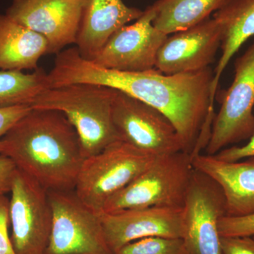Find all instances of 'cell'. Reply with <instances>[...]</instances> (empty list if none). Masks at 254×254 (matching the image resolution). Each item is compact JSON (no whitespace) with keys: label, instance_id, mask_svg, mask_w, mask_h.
<instances>
[{"label":"cell","instance_id":"6da1fadb","mask_svg":"<svg viewBox=\"0 0 254 254\" xmlns=\"http://www.w3.org/2000/svg\"><path fill=\"white\" fill-rule=\"evenodd\" d=\"M51 85L91 83L123 92L158 110L171 122L192 155L205 148L213 121L211 86L214 73L209 67L193 72L167 75L156 68L143 72L117 71L82 58L77 48L58 54L49 73Z\"/></svg>","mask_w":254,"mask_h":254},{"label":"cell","instance_id":"7a4b0ae2","mask_svg":"<svg viewBox=\"0 0 254 254\" xmlns=\"http://www.w3.org/2000/svg\"><path fill=\"white\" fill-rule=\"evenodd\" d=\"M0 155L48 191L74 190L86 159L77 132L63 113L34 108L0 140Z\"/></svg>","mask_w":254,"mask_h":254},{"label":"cell","instance_id":"3957f363","mask_svg":"<svg viewBox=\"0 0 254 254\" xmlns=\"http://www.w3.org/2000/svg\"><path fill=\"white\" fill-rule=\"evenodd\" d=\"M116 93L99 85L73 83L42 92L31 107L63 113L77 132L87 158L120 141L112 114Z\"/></svg>","mask_w":254,"mask_h":254},{"label":"cell","instance_id":"277c9868","mask_svg":"<svg viewBox=\"0 0 254 254\" xmlns=\"http://www.w3.org/2000/svg\"><path fill=\"white\" fill-rule=\"evenodd\" d=\"M192 158L184 151L158 157L106 202L103 213L150 207L183 208L194 172Z\"/></svg>","mask_w":254,"mask_h":254},{"label":"cell","instance_id":"5b68a950","mask_svg":"<svg viewBox=\"0 0 254 254\" xmlns=\"http://www.w3.org/2000/svg\"><path fill=\"white\" fill-rule=\"evenodd\" d=\"M158 157L118 141L85 159L74 190L84 204L102 213L106 202Z\"/></svg>","mask_w":254,"mask_h":254},{"label":"cell","instance_id":"8992f818","mask_svg":"<svg viewBox=\"0 0 254 254\" xmlns=\"http://www.w3.org/2000/svg\"><path fill=\"white\" fill-rule=\"evenodd\" d=\"M49 192L53 222L45 254H115L97 213L74 190Z\"/></svg>","mask_w":254,"mask_h":254},{"label":"cell","instance_id":"52a82bcc","mask_svg":"<svg viewBox=\"0 0 254 254\" xmlns=\"http://www.w3.org/2000/svg\"><path fill=\"white\" fill-rule=\"evenodd\" d=\"M10 193V237L15 253L45 254L53 222L49 192L17 168Z\"/></svg>","mask_w":254,"mask_h":254},{"label":"cell","instance_id":"ba28073f","mask_svg":"<svg viewBox=\"0 0 254 254\" xmlns=\"http://www.w3.org/2000/svg\"><path fill=\"white\" fill-rule=\"evenodd\" d=\"M231 86L214 118L205 149L216 155L227 145L248 139L254 133V41L235 64Z\"/></svg>","mask_w":254,"mask_h":254},{"label":"cell","instance_id":"9c48e42d","mask_svg":"<svg viewBox=\"0 0 254 254\" xmlns=\"http://www.w3.org/2000/svg\"><path fill=\"white\" fill-rule=\"evenodd\" d=\"M112 114L120 141L140 151L155 157L184 151L171 122L141 100L117 91Z\"/></svg>","mask_w":254,"mask_h":254},{"label":"cell","instance_id":"30bf717a","mask_svg":"<svg viewBox=\"0 0 254 254\" xmlns=\"http://www.w3.org/2000/svg\"><path fill=\"white\" fill-rule=\"evenodd\" d=\"M183 213L186 254H222L218 225L226 215L225 196L216 182L195 169Z\"/></svg>","mask_w":254,"mask_h":254},{"label":"cell","instance_id":"8fae6325","mask_svg":"<svg viewBox=\"0 0 254 254\" xmlns=\"http://www.w3.org/2000/svg\"><path fill=\"white\" fill-rule=\"evenodd\" d=\"M155 14L154 6H148L134 23L115 32L92 62L117 71L155 69L158 50L168 36L153 25Z\"/></svg>","mask_w":254,"mask_h":254},{"label":"cell","instance_id":"7c38bea8","mask_svg":"<svg viewBox=\"0 0 254 254\" xmlns=\"http://www.w3.org/2000/svg\"><path fill=\"white\" fill-rule=\"evenodd\" d=\"M86 0H13L6 14L39 33L49 45V54L75 44Z\"/></svg>","mask_w":254,"mask_h":254},{"label":"cell","instance_id":"4fadbf2b","mask_svg":"<svg viewBox=\"0 0 254 254\" xmlns=\"http://www.w3.org/2000/svg\"><path fill=\"white\" fill-rule=\"evenodd\" d=\"M221 45V31L215 18H207L163 42L155 68L164 74L193 72L209 67Z\"/></svg>","mask_w":254,"mask_h":254},{"label":"cell","instance_id":"5bb4252c","mask_svg":"<svg viewBox=\"0 0 254 254\" xmlns=\"http://www.w3.org/2000/svg\"><path fill=\"white\" fill-rule=\"evenodd\" d=\"M100 215L105 238L114 253L124 245L145 237L183 238V208L150 207Z\"/></svg>","mask_w":254,"mask_h":254},{"label":"cell","instance_id":"9a60e30c","mask_svg":"<svg viewBox=\"0 0 254 254\" xmlns=\"http://www.w3.org/2000/svg\"><path fill=\"white\" fill-rule=\"evenodd\" d=\"M143 13L123 0H86L75 43L80 55L93 61L115 32Z\"/></svg>","mask_w":254,"mask_h":254},{"label":"cell","instance_id":"2e32d148","mask_svg":"<svg viewBox=\"0 0 254 254\" xmlns=\"http://www.w3.org/2000/svg\"><path fill=\"white\" fill-rule=\"evenodd\" d=\"M195 170L208 175L223 192L226 215L254 213V158L244 162H227L215 155H192Z\"/></svg>","mask_w":254,"mask_h":254},{"label":"cell","instance_id":"e0dca14e","mask_svg":"<svg viewBox=\"0 0 254 254\" xmlns=\"http://www.w3.org/2000/svg\"><path fill=\"white\" fill-rule=\"evenodd\" d=\"M221 31L222 55L211 86L214 102L219 81L230 60L247 40L254 36V0H230L213 15Z\"/></svg>","mask_w":254,"mask_h":254},{"label":"cell","instance_id":"ac0fdd59","mask_svg":"<svg viewBox=\"0 0 254 254\" xmlns=\"http://www.w3.org/2000/svg\"><path fill=\"white\" fill-rule=\"evenodd\" d=\"M47 54L49 45L44 37L0 14V69L36 70Z\"/></svg>","mask_w":254,"mask_h":254},{"label":"cell","instance_id":"d6986e66","mask_svg":"<svg viewBox=\"0 0 254 254\" xmlns=\"http://www.w3.org/2000/svg\"><path fill=\"white\" fill-rule=\"evenodd\" d=\"M230 0H158L153 25L166 35L185 31L201 23Z\"/></svg>","mask_w":254,"mask_h":254},{"label":"cell","instance_id":"ffe728a7","mask_svg":"<svg viewBox=\"0 0 254 254\" xmlns=\"http://www.w3.org/2000/svg\"><path fill=\"white\" fill-rule=\"evenodd\" d=\"M49 78L43 68L25 73L0 69V108L30 105L42 92L50 88Z\"/></svg>","mask_w":254,"mask_h":254},{"label":"cell","instance_id":"44dd1931","mask_svg":"<svg viewBox=\"0 0 254 254\" xmlns=\"http://www.w3.org/2000/svg\"><path fill=\"white\" fill-rule=\"evenodd\" d=\"M115 254H186L182 238L149 237L124 245Z\"/></svg>","mask_w":254,"mask_h":254},{"label":"cell","instance_id":"7402d4cb","mask_svg":"<svg viewBox=\"0 0 254 254\" xmlns=\"http://www.w3.org/2000/svg\"><path fill=\"white\" fill-rule=\"evenodd\" d=\"M220 237H254V213L245 216L222 217L219 221Z\"/></svg>","mask_w":254,"mask_h":254},{"label":"cell","instance_id":"603a6c76","mask_svg":"<svg viewBox=\"0 0 254 254\" xmlns=\"http://www.w3.org/2000/svg\"><path fill=\"white\" fill-rule=\"evenodd\" d=\"M9 198L0 195V254H16L9 232Z\"/></svg>","mask_w":254,"mask_h":254},{"label":"cell","instance_id":"cb8c5ba5","mask_svg":"<svg viewBox=\"0 0 254 254\" xmlns=\"http://www.w3.org/2000/svg\"><path fill=\"white\" fill-rule=\"evenodd\" d=\"M222 254H254L253 237H220Z\"/></svg>","mask_w":254,"mask_h":254},{"label":"cell","instance_id":"d4e9b609","mask_svg":"<svg viewBox=\"0 0 254 254\" xmlns=\"http://www.w3.org/2000/svg\"><path fill=\"white\" fill-rule=\"evenodd\" d=\"M32 109L30 105H18L0 108V140L15 123Z\"/></svg>","mask_w":254,"mask_h":254},{"label":"cell","instance_id":"484cf974","mask_svg":"<svg viewBox=\"0 0 254 254\" xmlns=\"http://www.w3.org/2000/svg\"><path fill=\"white\" fill-rule=\"evenodd\" d=\"M217 158L227 162L240 161L244 158H254V133L250 141L243 146L224 148L216 155Z\"/></svg>","mask_w":254,"mask_h":254},{"label":"cell","instance_id":"4316f807","mask_svg":"<svg viewBox=\"0 0 254 254\" xmlns=\"http://www.w3.org/2000/svg\"><path fill=\"white\" fill-rule=\"evenodd\" d=\"M17 168L8 157L0 155V195L11 191Z\"/></svg>","mask_w":254,"mask_h":254},{"label":"cell","instance_id":"83f0119b","mask_svg":"<svg viewBox=\"0 0 254 254\" xmlns=\"http://www.w3.org/2000/svg\"><path fill=\"white\" fill-rule=\"evenodd\" d=\"M253 237H254V236Z\"/></svg>","mask_w":254,"mask_h":254}]
</instances>
